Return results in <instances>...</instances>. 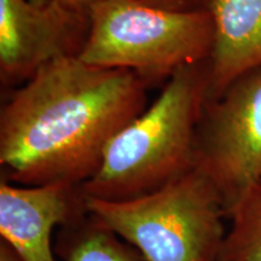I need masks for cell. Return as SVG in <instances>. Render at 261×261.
I'll return each mask as SVG.
<instances>
[{"instance_id": "cell-1", "label": "cell", "mask_w": 261, "mask_h": 261, "mask_svg": "<svg viewBox=\"0 0 261 261\" xmlns=\"http://www.w3.org/2000/svg\"><path fill=\"white\" fill-rule=\"evenodd\" d=\"M135 73L60 58L19 86L0 110L3 179L23 187L83 185L123 127L145 110Z\"/></svg>"}, {"instance_id": "cell-2", "label": "cell", "mask_w": 261, "mask_h": 261, "mask_svg": "<svg viewBox=\"0 0 261 261\" xmlns=\"http://www.w3.org/2000/svg\"><path fill=\"white\" fill-rule=\"evenodd\" d=\"M210 62L167 81L152 106L112 139L86 197L127 201L151 194L195 168L196 133L210 98Z\"/></svg>"}, {"instance_id": "cell-3", "label": "cell", "mask_w": 261, "mask_h": 261, "mask_svg": "<svg viewBox=\"0 0 261 261\" xmlns=\"http://www.w3.org/2000/svg\"><path fill=\"white\" fill-rule=\"evenodd\" d=\"M90 32L79 58L135 73L145 85L210 62L214 22L207 9L173 11L137 0H100L89 9Z\"/></svg>"}, {"instance_id": "cell-4", "label": "cell", "mask_w": 261, "mask_h": 261, "mask_svg": "<svg viewBox=\"0 0 261 261\" xmlns=\"http://www.w3.org/2000/svg\"><path fill=\"white\" fill-rule=\"evenodd\" d=\"M87 211L146 261H218L228 219L223 198L198 169L127 201L86 197Z\"/></svg>"}, {"instance_id": "cell-5", "label": "cell", "mask_w": 261, "mask_h": 261, "mask_svg": "<svg viewBox=\"0 0 261 261\" xmlns=\"http://www.w3.org/2000/svg\"><path fill=\"white\" fill-rule=\"evenodd\" d=\"M195 168L219 191L227 217L261 181V70L205 102L196 133Z\"/></svg>"}, {"instance_id": "cell-6", "label": "cell", "mask_w": 261, "mask_h": 261, "mask_svg": "<svg viewBox=\"0 0 261 261\" xmlns=\"http://www.w3.org/2000/svg\"><path fill=\"white\" fill-rule=\"evenodd\" d=\"M90 32L89 10L61 0L38 6L29 0H0V80L25 83L44 65L79 57Z\"/></svg>"}, {"instance_id": "cell-7", "label": "cell", "mask_w": 261, "mask_h": 261, "mask_svg": "<svg viewBox=\"0 0 261 261\" xmlns=\"http://www.w3.org/2000/svg\"><path fill=\"white\" fill-rule=\"evenodd\" d=\"M87 214L81 185L23 187L3 178L0 181V236L21 261H57L55 227L76 224Z\"/></svg>"}, {"instance_id": "cell-8", "label": "cell", "mask_w": 261, "mask_h": 261, "mask_svg": "<svg viewBox=\"0 0 261 261\" xmlns=\"http://www.w3.org/2000/svg\"><path fill=\"white\" fill-rule=\"evenodd\" d=\"M214 22L210 98L219 97L244 75L261 70V0H210Z\"/></svg>"}, {"instance_id": "cell-9", "label": "cell", "mask_w": 261, "mask_h": 261, "mask_svg": "<svg viewBox=\"0 0 261 261\" xmlns=\"http://www.w3.org/2000/svg\"><path fill=\"white\" fill-rule=\"evenodd\" d=\"M58 253L64 261H146L112 230L90 213L76 224L64 227Z\"/></svg>"}, {"instance_id": "cell-10", "label": "cell", "mask_w": 261, "mask_h": 261, "mask_svg": "<svg viewBox=\"0 0 261 261\" xmlns=\"http://www.w3.org/2000/svg\"><path fill=\"white\" fill-rule=\"evenodd\" d=\"M228 220L218 261H261V181L231 208Z\"/></svg>"}, {"instance_id": "cell-11", "label": "cell", "mask_w": 261, "mask_h": 261, "mask_svg": "<svg viewBox=\"0 0 261 261\" xmlns=\"http://www.w3.org/2000/svg\"><path fill=\"white\" fill-rule=\"evenodd\" d=\"M137 2L155 8L173 10V11H188V10L202 9L198 5L201 3H205L207 5L210 0H137Z\"/></svg>"}, {"instance_id": "cell-12", "label": "cell", "mask_w": 261, "mask_h": 261, "mask_svg": "<svg viewBox=\"0 0 261 261\" xmlns=\"http://www.w3.org/2000/svg\"><path fill=\"white\" fill-rule=\"evenodd\" d=\"M0 261H21V259L8 243L0 241Z\"/></svg>"}, {"instance_id": "cell-13", "label": "cell", "mask_w": 261, "mask_h": 261, "mask_svg": "<svg viewBox=\"0 0 261 261\" xmlns=\"http://www.w3.org/2000/svg\"><path fill=\"white\" fill-rule=\"evenodd\" d=\"M61 2L69 6H73L75 9L89 10L90 6H92L98 2H100V0H61Z\"/></svg>"}, {"instance_id": "cell-14", "label": "cell", "mask_w": 261, "mask_h": 261, "mask_svg": "<svg viewBox=\"0 0 261 261\" xmlns=\"http://www.w3.org/2000/svg\"><path fill=\"white\" fill-rule=\"evenodd\" d=\"M29 2H31L32 4H34V5L44 6V5H46L47 3L50 2V0H29Z\"/></svg>"}]
</instances>
